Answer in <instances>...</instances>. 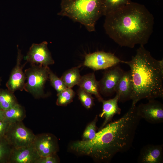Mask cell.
<instances>
[{
    "label": "cell",
    "instance_id": "cell-1",
    "mask_svg": "<svg viewBox=\"0 0 163 163\" xmlns=\"http://www.w3.org/2000/svg\"><path fill=\"white\" fill-rule=\"evenodd\" d=\"M141 119L136 105L132 104L122 117L107 124L93 139L77 141L76 150L97 161L108 162L117 154L130 148Z\"/></svg>",
    "mask_w": 163,
    "mask_h": 163
},
{
    "label": "cell",
    "instance_id": "cell-2",
    "mask_svg": "<svg viewBox=\"0 0 163 163\" xmlns=\"http://www.w3.org/2000/svg\"><path fill=\"white\" fill-rule=\"evenodd\" d=\"M105 16L106 34L121 46H144L152 33L154 17L142 4L132 2Z\"/></svg>",
    "mask_w": 163,
    "mask_h": 163
},
{
    "label": "cell",
    "instance_id": "cell-3",
    "mask_svg": "<svg viewBox=\"0 0 163 163\" xmlns=\"http://www.w3.org/2000/svg\"><path fill=\"white\" fill-rule=\"evenodd\" d=\"M130 68L133 84L132 105L142 99L163 97V60L151 56L144 45H140L129 61H123Z\"/></svg>",
    "mask_w": 163,
    "mask_h": 163
},
{
    "label": "cell",
    "instance_id": "cell-4",
    "mask_svg": "<svg viewBox=\"0 0 163 163\" xmlns=\"http://www.w3.org/2000/svg\"><path fill=\"white\" fill-rule=\"evenodd\" d=\"M105 0H61L58 15L66 17L84 26L88 31L95 30L97 21L104 16Z\"/></svg>",
    "mask_w": 163,
    "mask_h": 163
},
{
    "label": "cell",
    "instance_id": "cell-5",
    "mask_svg": "<svg viewBox=\"0 0 163 163\" xmlns=\"http://www.w3.org/2000/svg\"><path fill=\"white\" fill-rule=\"evenodd\" d=\"M50 69L48 66L31 65V67L25 70L27 81L24 90L35 98L44 97V88L46 82L49 79Z\"/></svg>",
    "mask_w": 163,
    "mask_h": 163
},
{
    "label": "cell",
    "instance_id": "cell-6",
    "mask_svg": "<svg viewBox=\"0 0 163 163\" xmlns=\"http://www.w3.org/2000/svg\"><path fill=\"white\" fill-rule=\"evenodd\" d=\"M36 135L22 121L9 123L5 137L13 148H18L33 144Z\"/></svg>",
    "mask_w": 163,
    "mask_h": 163
},
{
    "label": "cell",
    "instance_id": "cell-7",
    "mask_svg": "<svg viewBox=\"0 0 163 163\" xmlns=\"http://www.w3.org/2000/svg\"><path fill=\"white\" fill-rule=\"evenodd\" d=\"M114 54L98 51L86 55L83 65L94 70L105 69L122 63Z\"/></svg>",
    "mask_w": 163,
    "mask_h": 163
},
{
    "label": "cell",
    "instance_id": "cell-8",
    "mask_svg": "<svg viewBox=\"0 0 163 163\" xmlns=\"http://www.w3.org/2000/svg\"><path fill=\"white\" fill-rule=\"evenodd\" d=\"M48 43L44 41L40 43H33L25 57L27 62L31 65L45 66L53 64L55 62L48 47Z\"/></svg>",
    "mask_w": 163,
    "mask_h": 163
},
{
    "label": "cell",
    "instance_id": "cell-9",
    "mask_svg": "<svg viewBox=\"0 0 163 163\" xmlns=\"http://www.w3.org/2000/svg\"><path fill=\"white\" fill-rule=\"evenodd\" d=\"M118 64L107 69L99 81L100 93L110 96L115 93V88L124 71Z\"/></svg>",
    "mask_w": 163,
    "mask_h": 163
},
{
    "label": "cell",
    "instance_id": "cell-10",
    "mask_svg": "<svg viewBox=\"0 0 163 163\" xmlns=\"http://www.w3.org/2000/svg\"><path fill=\"white\" fill-rule=\"evenodd\" d=\"M146 104H141L137 106V112L141 118L152 124L163 122V105L155 99L148 100Z\"/></svg>",
    "mask_w": 163,
    "mask_h": 163
},
{
    "label": "cell",
    "instance_id": "cell-11",
    "mask_svg": "<svg viewBox=\"0 0 163 163\" xmlns=\"http://www.w3.org/2000/svg\"><path fill=\"white\" fill-rule=\"evenodd\" d=\"M33 144L40 157L56 154L58 150L57 140L50 133L36 135Z\"/></svg>",
    "mask_w": 163,
    "mask_h": 163
},
{
    "label": "cell",
    "instance_id": "cell-12",
    "mask_svg": "<svg viewBox=\"0 0 163 163\" xmlns=\"http://www.w3.org/2000/svg\"><path fill=\"white\" fill-rule=\"evenodd\" d=\"M18 54L16 63L11 73L6 86L8 89L14 92L17 90L22 91L24 90L26 77L23 68L26 63L23 65L21 64L23 55L21 50L17 46Z\"/></svg>",
    "mask_w": 163,
    "mask_h": 163
},
{
    "label": "cell",
    "instance_id": "cell-13",
    "mask_svg": "<svg viewBox=\"0 0 163 163\" xmlns=\"http://www.w3.org/2000/svg\"><path fill=\"white\" fill-rule=\"evenodd\" d=\"M40 157L33 144L26 146L13 148L8 163H36Z\"/></svg>",
    "mask_w": 163,
    "mask_h": 163
},
{
    "label": "cell",
    "instance_id": "cell-14",
    "mask_svg": "<svg viewBox=\"0 0 163 163\" xmlns=\"http://www.w3.org/2000/svg\"><path fill=\"white\" fill-rule=\"evenodd\" d=\"M139 163H162L163 145L148 144L143 146L137 159Z\"/></svg>",
    "mask_w": 163,
    "mask_h": 163
},
{
    "label": "cell",
    "instance_id": "cell-15",
    "mask_svg": "<svg viewBox=\"0 0 163 163\" xmlns=\"http://www.w3.org/2000/svg\"><path fill=\"white\" fill-rule=\"evenodd\" d=\"M133 84L130 70L125 72L115 88L118 97L119 101L124 103L131 100Z\"/></svg>",
    "mask_w": 163,
    "mask_h": 163
},
{
    "label": "cell",
    "instance_id": "cell-16",
    "mask_svg": "<svg viewBox=\"0 0 163 163\" xmlns=\"http://www.w3.org/2000/svg\"><path fill=\"white\" fill-rule=\"evenodd\" d=\"M118 97L117 94L112 99L107 100L103 99L101 101V102L103 104L102 110L99 116L101 117L104 118V120L100 129L111 121L115 115L120 113L121 109L118 105Z\"/></svg>",
    "mask_w": 163,
    "mask_h": 163
},
{
    "label": "cell",
    "instance_id": "cell-17",
    "mask_svg": "<svg viewBox=\"0 0 163 163\" xmlns=\"http://www.w3.org/2000/svg\"><path fill=\"white\" fill-rule=\"evenodd\" d=\"M80 88L95 96L98 101L103 99L99 91V82L97 80L94 73H90L81 76L78 84Z\"/></svg>",
    "mask_w": 163,
    "mask_h": 163
},
{
    "label": "cell",
    "instance_id": "cell-18",
    "mask_svg": "<svg viewBox=\"0 0 163 163\" xmlns=\"http://www.w3.org/2000/svg\"><path fill=\"white\" fill-rule=\"evenodd\" d=\"M4 111L5 121L8 123L22 121L26 116L25 109L18 103Z\"/></svg>",
    "mask_w": 163,
    "mask_h": 163
},
{
    "label": "cell",
    "instance_id": "cell-19",
    "mask_svg": "<svg viewBox=\"0 0 163 163\" xmlns=\"http://www.w3.org/2000/svg\"><path fill=\"white\" fill-rule=\"evenodd\" d=\"M79 67H73L65 71L61 78L67 88H72L78 85L80 80V75Z\"/></svg>",
    "mask_w": 163,
    "mask_h": 163
},
{
    "label": "cell",
    "instance_id": "cell-20",
    "mask_svg": "<svg viewBox=\"0 0 163 163\" xmlns=\"http://www.w3.org/2000/svg\"><path fill=\"white\" fill-rule=\"evenodd\" d=\"M18 103L14 92L8 89H0V109L5 110Z\"/></svg>",
    "mask_w": 163,
    "mask_h": 163
},
{
    "label": "cell",
    "instance_id": "cell-21",
    "mask_svg": "<svg viewBox=\"0 0 163 163\" xmlns=\"http://www.w3.org/2000/svg\"><path fill=\"white\" fill-rule=\"evenodd\" d=\"M132 2L131 0H105L104 16Z\"/></svg>",
    "mask_w": 163,
    "mask_h": 163
},
{
    "label": "cell",
    "instance_id": "cell-22",
    "mask_svg": "<svg viewBox=\"0 0 163 163\" xmlns=\"http://www.w3.org/2000/svg\"><path fill=\"white\" fill-rule=\"evenodd\" d=\"M75 93L72 88H67L57 94L56 104L58 106H66L71 102Z\"/></svg>",
    "mask_w": 163,
    "mask_h": 163
},
{
    "label": "cell",
    "instance_id": "cell-23",
    "mask_svg": "<svg viewBox=\"0 0 163 163\" xmlns=\"http://www.w3.org/2000/svg\"><path fill=\"white\" fill-rule=\"evenodd\" d=\"M12 148L5 136L0 137V163H8Z\"/></svg>",
    "mask_w": 163,
    "mask_h": 163
},
{
    "label": "cell",
    "instance_id": "cell-24",
    "mask_svg": "<svg viewBox=\"0 0 163 163\" xmlns=\"http://www.w3.org/2000/svg\"><path fill=\"white\" fill-rule=\"evenodd\" d=\"M77 94L82 104L86 108L90 109L94 105V98L91 94L80 87L77 91Z\"/></svg>",
    "mask_w": 163,
    "mask_h": 163
},
{
    "label": "cell",
    "instance_id": "cell-25",
    "mask_svg": "<svg viewBox=\"0 0 163 163\" xmlns=\"http://www.w3.org/2000/svg\"><path fill=\"white\" fill-rule=\"evenodd\" d=\"M49 79L51 85L57 92V94L67 88L61 78H59L50 69L49 71Z\"/></svg>",
    "mask_w": 163,
    "mask_h": 163
},
{
    "label": "cell",
    "instance_id": "cell-26",
    "mask_svg": "<svg viewBox=\"0 0 163 163\" xmlns=\"http://www.w3.org/2000/svg\"><path fill=\"white\" fill-rule=\"evenodd\" d=\"M97 118L96 115L94 120L87 125L83 132L82 140H90L95 137L97 133L96 124Z\"/></svg>",
    "mask_w": 163,
    "mask_h": 163
},
{
    "label": "cell",
    "instance_id": "cell-27",
    "mask_svg": "<svg viewBox=\"0 0 163 163\" xmlns=\"http://www.w3.org/2000/svg\"><path fill=\"white\" fill-rule=\"evenodd\" d=\"M56 154L44 157H40L36 163H57L58 160Z\"/></svg>",
    "mask_w": 163,
    "mask_h": 163
},
{
    "label": "cell",
    "instance_id": "cell-28",
    "mask_svg": "<svg viewBox=\"0 0 163 163\" xmlns=\"http://www.w3.org/2000/svg\"><path fill=\"white\" fill-rule=\"evenodd\" d=\"M8 124L6 121L0 120V137L4 136Z\"/></svg>",
    "mask_w": 163,
    "mask_h": 163
},
{
    "label": "cell",
    "instance_id": "cell-29",
    "mask_svg": "<svg viewBox=\"0 0 163 163\" xmlns=\"http://www.w3.org/2000/svg\"><path fill=\"white\" fill-rule=\"evenodd\" d=\"M0 120L5 121L3 110L0 109Z\"/></svg>",
    "mask_w": 163,
    "mask_h": 163
},
{
    "label": "cell",
    "instance_id": "cell-30",
    "mask_svg": "<svg viewBox=\"0 0 163 163\" xmlns=\"http://www.w3.org/2000/svg\"><path fill=\"white\" fill-rule=\"evenodd\" d=\"M1 79L0 78V83H1Z\"/></svg>",
    "mask_w": 163,
    "mask_h": 163
}]
</instances>
